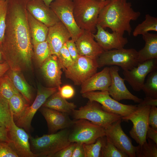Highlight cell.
<instances>
[{"label": "cell", "mask_w": 157, "mask_h": 157, "mask_svg": "<svg viewBox=\"0 0 157 157\" xmlns=\"http://www.w3.org/2000/svg\"><path fill=\"white\" fill-rule=\"evenodd\" d=\"M28 0H8L6 26L0 49L10 69H32L33 50L28 24Z\"/></svg>", "instance_id": "6da1fadb"}, {"label": "cell", "mask_w": 157, "mask_h": 157, "mask_svg": "<svg viewBox=\"0 0 157 157\" xmlns=\"http://www.w3.org/2000/svg\"><path fill=\"white\" fill-rule=\"evenodd\" d=\"M140 15V13L135 11L131 3L127 0H110L101 10L97 24L122 35L126 32L130 35L132 30L130 22L137 20Z\"/></svg>", "instance_id": "7a4b0ae2"}, {"label": "cell", "mask_w": 157, "mask_h": 157, "mask_svg": "<svg viewBox=\"0 0 157 157\" xmlns=\"http://www.w3.org/2000/svg\"><path fill=\"white\" fill-rule=\"evenodd\" d=\"M70 128L35 138L30 136L31 149L36 157H53L71 142L69 140Z\"/></svg>", "instance_id": "3957f363"}, {"label": "cell", "mask_w": 157, "mask_h": 157, "mask_svg": "<svg viewBox=\"0 0 157 157\" xmlns=\"http://www.w3.org/2000/svg\"><path fill=\"white\" fill-rule=\"evenodd\" d=\"M110 1L73 0L74 15L79 27L94 34L99 13Z\"/></svg>", "instance_id": "277c9868"}, {"label": "cell", "mask_w": 157, "mask_h": 157, "mask_svg": "<svg viewBox=\"0 0 157 157\" xmlns=\"http://www.w3.org/2000/svg\"><path fill=\"white\" fill-rule=\"evenodd\" d=\"M75 119H84L105 129L115 122L121 119L119 115L106 112L98 102L90 101L78 110H74L71 114Z\"/></svg>", "instance_id": "5b68a950"}, {"label": "cell", "mask_w": 157, "mask_h": 157, "mask_svg": "<svg viewBox=\"0 0 157 157\" xmlns=\"http://www.w3.org/2000/svg\"><path fill=\"white\" fill-rule=\"evenodd\" d=\"M138 51L124 48L104 51L96 59L98 68L105 66H119L123 70H130L138 64Z\"/></svg>", "instance_id": "8992f818"}, {"label": "cell", "mask_w": 157, "mask_h": 157, "mask_svg": "<svg viewBox=\"0 0 157 157\" xmlns=\"http://www.w3.org/2000/svg\"><path fill=\"white\" fill-rule=\"evenodd\" d=\"M105 135V129L84 119L74 120L70 128L69 140L71 142L89 144Z\"/></svg>", "instance_id": "52a82bcc"}, {"label": "cell", "mask_w": 157, "mask_h": 157, "mask_svg": "<svg viewBox=\"0 0 157 157\" xmlns=\"http://www.w3.org/2000/svg\"><path fill=\"white\" fill-rule=\"evenodd\" d=\"M136 109L128 116L122 117V119L127 122L131 121L133 127L129 134L139 145L146 141V134L149 126V116L151 106L140 103L137 105Z\"/></svg>", "instance_id": "ba28073f"}, {"label": "cell", "mask_w": 157, "mask_h": 157, "mask_svg": "<svg viewBox=\"0 0 157 157\" xmlns=\"http://www.w3.org/2000/svg\"><path fill=\"white\" fill-rule=\"evenodd\" d=\"M83 98L99 103L105 111L125 117L135 110L137 105H126L119 103L109 95L108 91H91L82 94Z\"/></svg>", "instance_id": "9c48e42d"}, {"label": "cell", "mask_w": 157, "mask_h": 157, "mask_svg": "<svg viewBox=\"0 0 157 157\" xmlns=\"http://www.w3.org/2000/svg\"><path fill=\"white\" fill-rule=\"evenodd\" d=\"M98 68L96 59L79 56L73 64L64 71L67 78L74 85H79L97 72Z\"/></svg>", "instance_id": "30bf717a"}, {"label": "cell", "mask_w": 157, "mask_h": 157, "mask_svg": "<svg viewBox=\"0 0 157 157\" xmlns=\"http://www.w3.org/2000/svg\"><path fill=\"white\" fill-rule=\"evenodd\" d=\"M49 7L68 30L71 39L75 42L83 30L79 27L75 21L73 0H54Z\"/></svg>", "instance_id": "8fae6325"}, {"label": "cell", "mask_w": 157, "mask_h": 157, "mask_svg": "<svg viewBox=\"0 0 157 157\" xmlns=\"http://www.w3.org/2000/svg\"><path fill=\"white\" fill-rule=\"evenodd\" d=\"M57 90L58 88L56 87H45L39 84L37 94L33 102L27 108L22 116L14 122L15 124L29 133L31 129V122L36 113L47 99Z\"/></svg>", "instance_id": "7c38bea8"}, {"label": "cell", "mask_w": 157, "mask_h": 157, "mask_svg": "<svg viewBox=\"0 0 157 157\" xmlns=\"http://www.w3.org/2000/svg\"><path fill=\"white\" fill-rule=\"evenodd\" d=\"M8 135L10 145L19 157H36L31 149L29 135L23 129L15 124L13 118L8 129Z\"/></svg>", "instance_id": "4fadbf2b"}, {"label": "cell", "mask_w": 157, "mask_h": 157, "mask_svg": "<svg viewBox=\"0 0 157 157\" xmlns=\"http://www.w3.org/2000/svg\"><path fill=\"white\" fill-rule=\"evenodd\" d=\"M157 69V58L147 60L130 70H123L124 79L135 91L142 90L147 75Z\"/></svg>", "instance_id": "5bb4252c"}, {"label": "cell", "mask_w": 157, "mask_h": 157, "mask_svg": "<svg viewBox=\"0 0 157 157\" xmlns=\"http://www.w3.org/2000/svg\"><path fill=\"white\" fill-rule=\"evenodd\" d=\"M122 119L115 122L105 129V135L121 151L129 157H135L136 146H134L131 139L124 132L121 126Z\"/></svg>", "instance_id": "9a60e30c"}, {"label": "cell", "mask_w": 157, "mask_h": 157, "mask_svg": "<svg viewBox=\"0 0 157 157\" xmlns=\"http://www.w3.org/2000/svg\"><path fill=\"white\" fill-rule=\"evenodd\" d=\"M109 68L111 77V83L108 90L109 95L118 101L127 99L136 103L141 102L142 99L133 94L127 89L124 83V79L119 74V67L114 65Z\"/></svg>", "instance_id": "2e32d148"}, {"label": "cell", "mask_w": 157, "mask_h": 157, "mask_svg": "<svg viewBox=\"0 0 157 157\" xmlns=\"http://www.w3.org/2000/svg\"><path fill=\"white\" fill-rule=\"evenodd\" d=\"M39 110L47 122L48 134L70 128L74 123V120L70 119L68 114L42 106Z\"/></svg>", "instance_id": "e0dca14e"}, {"label": "cell", "mask_w": 157, "mask_h": 157, "mask_svg": "<svg viewBox=\"0 0 157 157\" xmlns=\"http://www.w3.org/2000/svg\"><path fill=\"white\" fill-rule=\"evenodd\" d=\"M97 32L93 33L95 41L104 51L123 48L128 43L127 38L117 32H109L99 25L96 26Z\"/></svg>", "instance_id": "ac0fdd59"}, {"label": "cell", "mask_w": 157, "mask_h": 157, "mask_svg": "<svg viewBox=\"0 0 157 157\" xmlns=\"http://www.w3.org/2000/svg\"><path fill=\"white\" fill-rule=\"evenodd\" d=\"M26 8L33 17L48 27L60 21L50 7L42 0H28Z\"/></svg>", "instance_id": "d6986e66"}, {"label": "cell", "mask_w": 157, "mask_h": 157, "mask_svg": "<svg viewBox=\"0 0 157 157\" xmlns=\"http://www.w3.org/2000/svg\"><path fill=\"white\" fill-rule=\"evenodd\" d=\"M70 38L71 35L69 32L60 21L49 27L46 40L52 54L58 57L60 50Z\"/></svg>", "instance_id": "ffe728a7"}, {"label": "cell", "mask_w": 157, "mask_h": 157, "mask_svg": "<svg viewBox=\"0 0 157 157\" xmlns=\"http://www.w3.org/2000/svg\"><path fill=\"white\" fill-rule=\"evenodd\" d=\"M79 56L97 59L104 51L95 40L93 33L83 30L75 42Z\"/></svg>", "instance_id": "44dd1931"}, {"label": "cell", "mask_w": 157, "mask_h": 157, "mask_svg": "<svg viewBox=\"0 0 157 157\" xmlns=\"http://www.w3.org/2000/svg\"><path fill=\"white\" fill-rule=\"evenodd\" d=\"M40 67L45 79L51 87H60L62 83L61 69L63 67L57 56L51 55Z\"/></svg>", "instance_id": "7402d4cb"}, {"label": "cell", "mask_w": 157, "mask_h": 157, "mask_svg": "<svg viewBox=\"0 0 157 157\" xmlns=\"http://www.w3.org/2000/svg\"><path fill=\"white\" fill-rule=\"evenodd\" d=\"M111 83L109 67H105L101 71L96 72L86 80L81 85L80 91L82 94L97 90L108 91Z\"/></svg>", "instance_id": "603a6c76"}, {"label": "cell", "mask_w": 157, "mask_h": 157, "mask_svg": "<svg viewBox=\"0 0 157 157\" xmlns=\"http://www.w3.org/2000/svg\"><path fill=\"white\" fill-rule=\"evenodd\" d=\"M145 42L144 47L138 51V63L147 60L157 58V34L147 32L143 34Z\"/></svg>", "instance_id": "cb8c5ba5"}, {"label": "cell", "mask_w": 157, "mask_h": 157, "mask_svg": "<svg viewBox=\"0 0 157 157\" xmlns=\"http://www.w3.org/2000/svg\"><path fill=\"white\" fill-rule=\"evenodd\" d=\"M21 71L9 69L7 74L19 92L30 104L32 103L33 95L31 89Z\"/></svg>", "instance_id": "d4e9b609"}, {"label": "cell", "mask_w": 157, "mask_h": 157, "mask_svg": "<svg viewBox=\"0 0 157 157\" xmlns=\"http://www.w3.org/2000/svg\"><path fill=\"white\" fill-rule=\"evenodd\" d=\"M27 16L32 44L46 41L49 27L35 18L28 11Z\"/></svg>", "instance_id": "484cf974"}, {"label": "cell", "mask_w": 157, "mask_h": 157, "mask_svg": "<svg viewBox=\"0 0 157 157\" xmlns=\"http://www.w3.org/2000/svg\"><path fill=\"white\" fill-rule=\"evenodd\" d=\"M42 106L69 115L76 108L74 103L68 102L61 96L58 90L50 96Z\"/></svg>", "instance_id": "4316f807"}, {"label": "cell", "mask_w": 157, "mask_h": 157, "mask_svg": "<svg viewBox=\"0 0 157 157\" xmlns=\"http://www.w3.org/2000/svg\"><path fill=\"white\" fill-rule=\"evenodd\" d=\"M8 101L14 122L22 116L30 105L20 93L14 94Z\"/></svg>", "instance_id": "83f0119b"}, {"label": "cell", "mask_w": 157, "mask_h": 157, "mask_svg": "<svg viewBox=\"0 0 157 157\" xmlns=\"http://www.w3.org/2000/svg\"><path fill=\"white\" fill-rule=\"evenodd\" d=\"M145 19L141 23L138 24L133 32L134 37L142 35L149 31H157V18L149 14L145 15Z\"/></svg>", "instance_id": "f1b7e54d"}, {"label": "cell", "mask_w": 157, "mask_h": 157, "mask_svg": "<svg viewBox=\"0 0 157 157\" xmlns=\"http://www.w3.org/2000/svg\"><path fill=\"white\" fill-rule=\"evenodd\" d=\"M102 146L101 152V157H128L126 153L116 147L106 136L101 137Z\"/></svg>", "instance_id": "f546056e"}, {"label": "cell", "mask_w": 157, "mask_h": 157, "mask_svg": "<svg viewBox=\"0 0 157 157\" xmlns=\"http://www.w3.org/2000/svg\"><path fill=\"white\" fill-rule=\"evenodd\" d=\"M33 56L41 66L43 63L52 55L47 40L33 44Z\"/></svg>", "instance_id": "4dcf8cb0"}, {"label": "cell", "mask_w": 157, "mask_h": 157, "mask_svg": "<svg viewBox=\"0 0 157 157\" xmlns=\"http://www.w3.org/2000/svg\"><path fill=\"white\" fill-rule=\"evenodd\" d=\"M13 119L8 101L0 93V126L8 129Z\"/></svg>", "instance_id": "1f68e13d"}, {"label": "cell", "mask_w": 157, "mask_h": 157, "mask_svg": "<svg viewBox=\"0 0 157 157\" xmlns=\"http://www.w3.org/2000/svg\"><path fill=\"white\" fill-rule=\"evenodd\" d=\"M142 90L146 97L157 99V69L150 73Z\"/></svg>", "instance_id": "d6a6232c"}, {"label": "cell", "mask_w": 157, "mask_h": 157, "mask_svg": "<svg viewBox=\"0 0 157 157\" xmlns=\"http://www.w3.org/2000/svg\"><path fill=\"white\" fill-rule=\"evenodd\" d=\"M147 139L148 142L146 141L142 145L136 146L135 157H157V144L149 138Z\"/></svg>", "instance_id": "836d02e7"}, {"label": "cell", "mask_w": 157, "mask_h": 157, "mask_svg": "<svg viewBox=\"0 0 157 157\" xmlns=\"http://www.w3.org/2000/svg\"><path fill=\"white\" fill-rule=\"evenodd\" d=\"M19 93L7 74L0 78V93L8 101L14 94Z\"/></svg>", "instance_id": "e575fe53"}, {"label": "cell", "mask_w": 157, "mask_h": 157, "mask_svg": "<svg viewBox=\"0 0 157 157\" xmlns=\"http://www.w3.org/2000/svg\"><path fill=\"white\" fill-rule=\"evenodd\" d=\"M102 146L101 137L93 143L83 144L85 157H100Z\"/></svg>", "instance_id": "d590c367"}, {"label": "cell", "mask_w": 157, "mask_h": 157, "mask_svg": "<svg viewBox=\"0 0 157 157\" xmlns=\"http://www.w3.org/2000/svg\"><path fill=\"white\" fill-rule=\"evenodd\" d=\"M8 0H0V44L4 37L6 26Z\"/></svg>", "instance_id": "8d00e7d4"}, {"label": "cell", "mask_w": 157, "mask_h": 157, "mask_svg": "<svg viewBox=\"0 0 157 157\" xmlns=\"http://www.w3.org/2000/svg\"><path fill=\"white\" fill-rule=\"evenodd\" d=\"M58 57L63 67L64 70L71 66L74 63L68 51L66 43L60 50Z\"/></svg>", "instance_id": "74e56055"}, {"label": "cell", "mask_w": 157, "mask_h": 157, "mask_svg": "<svg viewBox=\"0 0 157 157\" xmlns=\"http://www.w3.org/2000/svg\"><path fill=\"white\" fill-rule=\"evenodd\" d=\"M0 157H19L8 142L0 140Z\"/></svg>", "instance_id": "f35d334b"}, {"label": "cell", "mask_w": 157, "mask_h": 157, "mask_svg": "<svg viewBox=\"0 0 157 157\" xmlns=\"http://www.w3.org/2000/svg\"><path fill=\"white\" fill-rule=\"evenodd\" d=\"M58 90L61 96L66 99H69L72 98L75 93L73 88L68 85L60 86L58 88Z\"/></svg>", "instance_id": "ab89813d"}, {"label": "cell", "mask_w": 157, "mask_h": 157, "mask_svg": "<svg viewBox=\"0 0 157 157\" xmlns=\"http://www.w3.org/2000/svg\"><path fill=\"white\" fill-rule=\"evenodd\" d=\"M75 145L76 142H71L55 154L53 157H72Z\"/></svg>", "instance_id": "60d3db41"}, {"label": "cell", "mask_w": 157, "mask_h": 157, "mask_svg": "<svg viewBox=\"0 0 157 157\" xmlns=\"http://www.w3.org/2000/svg\"><path fill=\"white\" fill-rule=\"evenodd\" d=\"M149 126L157 129V108L156 106L151 107L149 116Z\"/></svg>", "instance_id": "b9f144b4"}, {"label": "cell", "mask_w": 157, "mask_h": 157, "mask_svg": "<svg viewBox=\"0 0 157 157\" xmlns=\"http://www.w3.org/2000/svg\"><path fill=\"white\" fill-rule=\"evenodd\" d=\"M68 51L74 62L77 59L79 55L75 42L71 39L66 43Z\"/></svg>", "instance_id": "7bdbcfd3"}, {"label": "cell", "mask_w": 157, "mask_h": 157, "mask_svg": "<svg viewBox=\"0 0 157 157\" xmlns=\"http://www.w3.org/2000/svg\"><path fill=\"white\" fill-rule=\"evenodd\" d=\"M72 157H85L83 144L76 142Z\"/></svg>", "instance_id": "ee69618b"}, {"label": "cell", "mask_w": 157, "mask_h": 157, "mask_svg": "<svg viewBox=\"0 0 157 157\" xmlns=\"http://www.w3.org/2000/svg\"><path fill=\"white\" fill-rule=\"evenodd\" d=\"M146 139L149 138L157 144V129H154L149 126L146 134Z\"/></svg>", "instance_id": "f6af8a7d"}, {"label": "cell", "mask_w": 157, "mask_h": 157, "mask_svg": "<svg viewBox=\"0 0 157 157\" xmlns=\"http://www.w3.org/2000/svg\"><path fill=\"white\" fill-rule=\"evenodd\" d=\"M144 105H149L151 106H157V99L146 97L143 99L140 103Z\"/></svg>", "instance_id": "bcb514c9"}, {"label": "cell", "mask_w": 157, "mask_h": 157, "mask_svg": "<svg viewBox=\"0 0 157 157\" xmlns=\"http://www.w3.org/2000/svg\"><path fill=\"white\" fill-rule=\"evenodd\" d=\"M0 140L8 142H9L8 135V129L6 128L0 126Z\"/></svg>", "instance_id": "7dc6e473"}, {"label": "cell", "mask_w": 157, "mask_h": 157, "mask_svg": "<svg viewBox=\"0 0 157 157\" xmlns=\"http://www.w3.org/2000/svg\"><path fill=\"white\" fill-rule=\"evenodd\" d=\"M10 69L9 65L6 61L0 63V78L3 76Z\"/></svg>", "instance_id": "c3c4849f"}, {"label": "cell", "mask_w": 157, "mask_h": 157, "mask_svg": "<svg viewBox=\"0 0 157 157\" xmlns=\"http://www.w3.org/2000/svg\"><path fill=\"white\" fill-rule=\"evenodd\" d=\"M45 4L48 6H49L51 3L54 0H42Z\"/></svg>", "instance_id": "681fc988"}, {"label": "cell", "mask_w": 157, "mask_h": 157, "mask_svg": "<svg viewBox=\"0 0 157 157\" xmlns=\"http://www.w3.org/2000/svg\"><path fill=\"white\" fill-rule=\"evenodd\" d=\"M3 59L2 54L0 49V62H1Z\"/></svg>", "instance_id": "f907efd6"}, {"label": "cell", "mask_w": 157, "mask_h": 157, "mask_svg": "<svg viewBox=\"0 0 157 157\" xmlns=\"http://www.w3.org/2000/svg\"><path fill=\"white\" fill-rule=\"evenodd\" d=\"M100 0L102 1H105L107 0Z\"/></svg>", "instance_id": "816d5d0a"}]
</instances>
